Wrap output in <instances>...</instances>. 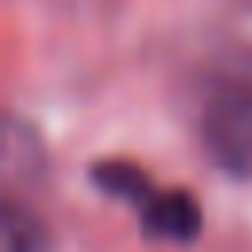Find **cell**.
I'll list each match as a JSON object with an SVG mask.
<instances>
[{
	"instance_id": "obj_1",
	"label": "cell",
	"mask_w": 252,
	"mask_h": 252,
	"mask_svg": "<svg viewBox=\"0 0 252 252\" xmlns=\"http://www.w3.org/2000/svg\"><path fill=\"white\" fill-rule=\"evenodd\" d=\"M201 142L224 173L252 177V79H228L209 94Z\"/></svg>"
},
{
	"instance_id": "obj_2",
	"label": "cell",
	"mask_w": 252,
	"mask_h": 252,
	"mask_svg": "<svg viewBox=\"0 0 252 252\" xmlns=\"http://www.w3.org/2000/svg\"><path fill=\"white\" fill-rule=\"evenodd\" d=\"M146 240L161 244H193L201 236V201L189 189H158L150 205L138 213Z\"/></svg>"
},
{
	"instance_id": "obj_3",
	"label": "cell",
	"mask_w": 252,
	"mask_h": 252,
	"mask_svg": "<svg viewBox=\"0 0 252 252\" xmlns=\"http://www.w3.org/2000/svg\"><path fill=\"white\" fill-rule=\"evenodd\" d=\"M91 181H94L98 193H106V197H114V201H126V205H134L138 213H142V209L150 205V197L158 193V185L150 181V173H146L142 165H134V161H122V158H110V161L91 165Z\"/></svg>"
},
{
	"instance_id": "obj_4",
	"label": "cell",
	"mask_w": 252,
	"mask_h": 252,
	"mask_svg": "<svg viewBox=\"0 0 252 252\" xmlns=\"http://www.w3.org/2000/svg\"><path fill=\"white\" fill-rule=\"evenodd\" d=\"M0 248L4 252H51V232L39 220V213H32L16 197H8L4 220H0Z\"/></svg>"
},
{
	"instance_id": "obj_5",
	"label": "cell",
	"mask_w": 252,
	"mask_h": 252,
	"mask_svg": "<svg viewBox=\"0 0 252 252\" xmlns=\"http://www.w3.org/2000/svg\"><path fill=\"white\" fill-rule=\"evenodd\" d=\"M240 4H248V8H252V0H240Z\"/></svg>"
}]
</instances>
